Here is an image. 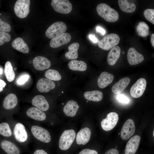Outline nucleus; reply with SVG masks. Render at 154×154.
<instances>
[{
  "label": "nucleus",
  "instance_id": "nucleus-13",
  "mask_svg": "<svg viewBox=\"0 0 154 154\" xmlns=\"http://www.w3.org/2000/svg\"><path fill=\"white\" fill-rule=\"evenodd\" d=\"M71 38V36L70 34L64 33L52 38L50 41V45L52 48H57L68 43Z\"/></svg>",
  "mask_w": 154,
  "mask_h": 154
},
{
  "label": "nucleus",
  "instance_id": "nucleus-6",
  "mask_svg": "<svg viewBox=\"0 0 154 154\" xmlns=\"http://www.w3.org/2000/svg\"><path fill=\"white\" fill-rule=\"evenodd\" d=\"M30 1L18 0L15 5L14 11L16 15L19 18L26 17L30 12Z\"/></svg>",
  "mask_w": 154,
  "mask_h": 154
},
{
  "label": "nucleus",
  "instance_id": "nucleus-2",
  "mask_svg": "<svg viewBox=\"0 0 154 154\" xmlns=\"http://www.w3.org/2000/svg\"><path fill=\"white\" fill-rule=\"evenodd\" d=\"M120 38L117 35L114 33L109 34L101 39L98 43L100 48L109 50L116 46L119 43Z\"/></svg>",
  "mask_w": 154,
  "mask_h": 154
},
{
  "label": "nucleus",
  "instance_id": "nucleus-47",
  "mask_svg": "<svg viewBox=\"0 0 154 154\" xmlns=\"http://www.w3.org/2000/svg\"><path fill=\"white\" fill-rule=\"evenodd\" d=\"M3 72V70L2 69L0 68V75Z\"/></svg>",
  "mask_w": 154,
  "mask_h": 154
},
{
  "label": "nucleus",
  "instance_id": "nucleus-28",
  "mask_svg": "<svg viewBox=\"0 0 154 154\" xmlns=\"http://www.w3.org/2000/svg\"><path fill=\"white\" fill-rule=\"evenodd\" d=\"M79 44L77 42H74L68 47V51L65 54L66 58L68 59L74 60L77 58L78 56V50Z\"/></svg>",
  "mask_w": 154,
  "mask_h": 154
},
{
  "label": "nucleus",
  "instance_id": "nucleus-35",
  "mask_svg": "<svg viewBox=\"0 0 154 154\" xmlns=\"http://www.w3.org/2000/svg\"><path fill=\"white\" fill-rule=\"evenodd\" d=\"M145 19L154 25V9H148L145 10L143 12Z\"/></svg>",
  "mask_w": 154,
  "mask_h": 154
},
{
  "label": "nucleus",
  "instance_id": "nucleus-29",
  "mask_svg": "<svg viewBox=\"0 0 154 154\" xmlns=\"http://www.w3.org/2000/svg\"><path fill=\"white\" fill-rule=\"evenodd\" d=\"M69 68L73 70L84 71L87 68L86 63L84 61L74 60L68 63Z\"/></svg>",
  "mask_w": 154,
  "mask_h": 154
},
{
  "label": "nucleus",
  "instance_id": "nucleus-38",
  "mask_svg": "<svg viewBox=\"0 0 154 154\" xmlns=\"http://www.w3.org/2000/svg\"><path fill=\"white\" fill-rule=\"evenodd\" d=\"M29 78L28 75H24L20 77L17 80V83L19 85H21L24 84L28 81Z\"/></svg>",
  "mask_w": 154,
  "mask_h": 154
},
{
  "label": "nucleus",
  "instance_id": "nucleus-4",
  "mask_svg": "<svg viewBox=\"0 0 154 154\" xmlns=\"http://www.w3.org/2000/svg\"><path fill=\"white\" fill-rule=\"evenodd\" d=\"M67 29L66 24L62 21L56 22L50 26L45 32L46 36L53 38L65 33Z\"/></svg>",
  "mask_w": 154,
  "mask_h": 154
},
{
  "label": "nucleus",
  "instance_id": "nucleus-40",
  "mask_svg": "<svg viewBox=\"0 0 154 154\" xmlns=\"http://www.w3.org/2000/svg\"><path fill=\"white\" fill-rule=\"evenodd\" d=\"M78 154H98L97 152L94 150L84 149L81 151Z\"/></svg>",
  "mask_w": 154,
  "mask_h": 154
},
{
  "label": "nucleus",
  "instance_id": "nucleus-42",
  "mask_svg": "<svg viewBox=\"0 0 154 154\" xmlns=\"http://www.w3.org/2000/svg\"><path fill=\"white\" fill-rule=\"evenodd\" d=\"M33 154H48V153L43 149H37L34 151Z\"/></svg>",
  "mask_w": 154,
  "mask_h": 154
},
{
  "label": "nucleus",
  "instance_id": "nucleus-41",
  "mask_svg": "<svg viewBox=\"0 0 154 154\" xmlns=\"http://www.w3.org/2000/svg\"><path fill=\"white\" fill-rule=\"evenodd\" d=\"M105 154H119V152L117 149L113 148L107 151Z\"/></svg>",
  "mask_w": 154,
  "mask_h": 154
},
{
  "label": "nucleus",
  "instance_id": "nucleus-5",
  "mask_svg": "<svg viewBox=\"0 0 154 154\" xmlns=\"http://www.w3.org/2000/svg\"><path fill=\"white\" fill-rule=\"evenodd\" d=\"M31 131L33 136L42 142L47 143L51 140V137L49 131L46 129L35 125L31 128Z\"/></svg>",
  "mask_w": 154,
  "mask_h": 154
},
{
  "label": "nucleus",
  "instance_id": "nucleus-23",
  "mask_svg": "<svg viewBox=\"0 0 154 154\" xmlns=\"http://www.w3.org/2000/svg\"><path fill=\"white\" fill-rule=\"evenodd\" d=\"M18 102L16 96L14 94L11 93L8 95L4 99L3 106L6 110L12 109L17 105Z\"/></svg>",
  "mask_w": 154,
  "mask_h": 154
},
{
  "label": "nucleus",
  "instance_id": "nucleus-20",
  "mask_svg": "<svg viewBox=\"0 0 154 154\" xmlns=\"http://www.w3.org/2000/svg\"><path fill=\"white\" fill-rule=\"evenodd\" d=\"M32 105L43 111H47L49 108V104L44 97L42 95L35 96L31 101Z\"/></svg>",
  "mask_w": 154,
  "mask_h": 154
},
{
  "label": "nucleus",
  "instance_id": "nucleus-24",
  "mask_svg": "<svg viewBox=\"0 0 154 154\" xmlns=\"http://www.w3.org/2000/svg\"><path fill=\"white\" fill-rule=\"evenodd\" d=\"M130 81V79L127 77L121 79L112 86V91L115 94L120 93L126 88Z\"/></svg>",
  "mask_w": 154,
  "mask_h": 154
},
{
  "label": "nucleus",
  "instance_id": "nucleus-7",
  "mask_svg": "<svg viewBox=\"0 0 154 154\" xmlns=\"http://www.w3.org/2000/svg\"><path fill=\"white\" fill-rule=\"evenodd\" d=\"M51 5L55 11L64 14L70 13L72 9V4L68 0H52Z\"/></svg>",
  "mask_w": 154,
  "mask_h": 154
},
{
  "label": "nucleus",
  "instance_id": "nucleus-3",
  "mask_svg": "<svg viewBox=\"0 0 154 154\" xmlns=\"http://www.w3.org/2000/svg\"><path fill=\"white\" fill-rule=\"evenodd\" d=\"M76 135V133L73 129L65 130L59 139V147L60 149L63 150L68 149L73 143Z\"/></svg>",
  "mask_w": 154,
  "mask_h": 154
},
{
  "label": "nucleus",
  "instance_id": "nucleus-19",
  "mask_svg": "<svg viewBox=\"0 0 154 154\" xmlns=\"http://www.w3.org/2000/svg\"><path fill=\"white\" fill-rule=\"evenodd\" d=\"M91 135V131L88 127L81 129L78 133L76 137V142L79 145H84L89 141Z\"/></svg>",
  "mask_w": 154,
  "mask_h": 154
},
{
  "label": "nucleus",
  "instance_id": "nucleus-9",
  "mask_svg": "<svg viewBox=\"0 0 154 154\" xmlns=\"http://www.w3.org/2000/svg\"><path fill=\"white\" fill-rule=\"evenodd\" d=\"M119 117L117 114L115 112L109 113L106 118L101 121V126L102 129L105 131H109L116 125L118 122Z\"/></svg>",
  "mask_w": 154,
  "mask_h": 154
},
{
  "label": "nucleus",
  "instance_id": "nucleus-30",
  "mask_svg": "<svg viewBox=\"0 0 154 154\" xmlns=\"http://www.w3.org/2000/svg\"><path fill=\"white\" fill-rule=\"evenodd\" d=\"M118 3L120 9L124 12L131 13L135 10V5L133 3H129L127 0H119Z\"/></svg>",
  "mask_w": 154,
  "mask_h": 154
},
{
  "label": "nucleus",
  "instance_id": "nucleus-1",
  "mask_svg": "<svg viewBox=\"0 0 154 154\" xmlns=\"http://www.w3.org/2000/svg\"><path fill=\"white\" fill-rule=\"evenodd\" d=\"M96 10L98 15L108 22H114L119 19L118 13L106 3L98 4L97 6Z\"/></svg>",
  "mask_w": 154,
  "mask_h": 154
},
{
  "label": "nucleus",
  "instance_id": "nucleus-34",
  "mask_svg": "<svg viewBox=\"0 0 154 154\" xmlns=\"http://www.w3.org/2000/svg\"><path fill=\"white\" fill-rule=\"evenodd\" d=\"M12 132L9 124L7 122L0 123V134L6 137L12 136Z\"/></svg>",
  "mask_w": 154,
  "mask_h": 154
},
{
  "label": "nucleus",
  "instance_id": "nucleus-15",
  "mask_svg": "<svg viewBox=\"0 0 154 154\" xmlns=\"http://www.w3.org/2000/svg\"><path fill=\"white\" fill-rule=\"evenodd\" d=\"M55 83L52 80L46 78H41L37 82V87L39 92H47L55 87Z\"/></svg>",
  "mask_w": 154,
  "mask_h": 154
},
{
  "label": "nucleus",
  "instance_id": "nucleus-36",
  "mask_svg": "<svg viewBox=\"0 0 154 154\" xmlns=\"http://www.w3.org/2000/svg\"><path fill=\"white\" fill-rule=\"evenodd\" d=\"M11 38V36L9 33L0 31V46L2 45L5 42L9 41Z\"/></svg>",
  "mask_w": 154,
  "mask_h": 154
},
{
  "label": "nucleus",
  "instance_id": "nucleus-33",
  "mask_svg": "<svg viewBox=\"0 0 154 154\" xmlns=\"http://www.w3.org/2000/svg\"><path fill=\"white\" fill-rule=\"evenodd\" d=\"M44 75L46 78L54 81H59L61 79V76L57 70L50 69L46 71Z\"/></svg>",
  "mask_w": 154,
  "mask_h": 154
},
{
  "label": "nucleus",
  "instance_id": "nucleus-26",
  "mask_svg": "<svg viewBox=\"0 0 154 154\" xmlns=\"http://www.w3.org/2000/svg\"><path fill=\"white\" fill-rule=\"evenodd\" d=\"M121 49L118 46H116L111 49L108 55L107 60L108 64L114 65L119 57Z\"/></svg>",
  "mask_w": 154,
  "mask_h": 154
},
{
  "label": "nucleus",
  "instance_id": "nucleus-44",
  "mask_svg": "<svg viewBox=\"0 0 154 154\" xmlns=\"http://www.w3.org/2000/svg\"><path fill=\"white\" fill-rule=\"evenodd\" d=\"M89 38L94 43H97L98 41V40L94 35L90 34L89 35Z\"/></svg>",
  "mask_w": 154,
  "mask_h": 154
},
{
  "label": "nucleus",
  "instance_id": "nucleus-12",
  "mask_svg": "<svg viewBox=\"0 0 154 154\" xmlns=\"http://www.w3.org/2000/svg\"><path fill=\"white\" fill-rule=\"evenodd\" d=\"M0 147L5 154H21L20 148L13 142L4 140L0 143Z\"/></svg>",
  "mask_w": 154,
  "mask_h": 154
},
{
  "label": "nucleus",
  "instance_id": "nucleus-48",
  "mask_svg": "<svg viewBox=\"0 0 154 154\" xmlns=\"http://www.w3.org/2000/svg\"><path fill=\"white\" fill-rule=\"evenodd\" d=\"M154 131H153V136H154Z\"/></svg>",
  "mask_w": 154,
  "mask_h": 154
},
{
  "label": "nucleus",
  "instance_id": "nucleus-49",
  "mask_svg": "<svg viewBox=\"0 0 154 154\" xmlns=\"http://www.w3.org/2000/svg\"><path fill=\"white\" fill-rule=\"evenodd\" d=\"M122 53H123V54H124V52H122Z\"/></svg>",
  "mask_w": 154,
  "mask_h": 154
},
{
  "label": "nucleus",
  "instance_id": "nucleus-21",
  "mask_svg": "<svg viewBox=\"0 0 154 154\" xmlns=\"http://www.w3.org/2000/svg\"><path fill=\"white\" fill-rule=\"evenodd\" d=\"M114 78V76L112 74L106 72H102L98 80V87L101 88H106L112 82Z\"/></svg>",
  "mask_w": 154,
  "mask_h": 154
},
{
  "label": "nucleus",
  "instance_id": "nucleus-22",
  "mask_svg": "<svg viewBox=\"0 0 154 154\" xmlns=\"http://www.w3.org/2000/svg\"><path fill=\"white\" fill-rule=\"evenodd\" d=\"M79 107L76 102L73 100H70L68 101L64 106L63 111L66 116L73 117L76 115Z\"/></svg>",
  "mask_w": 154,
  "mask_h": 154
},
{
  "label": "nucleus",
  "instance_id": "nucleus-16",
  "mask_svg": "<svg viewBox=\"0 0 154 154\" xmlns=\"http://www.w3.org/2000/svg\"><path fill=\"white\" fill-rule=\"evenodd\" d=\"M33 64L36 70H43L50 68L51 64L50 61L46 57L38 56L33 59Z\"/></svg>",
  "mask_w": 154,
  "mask_h": 154
},
{
  "label": "nucleus",
  "instance_id": "nucleus-10",
  "mask_svg": "<svg viewBox=\"0 0 154 154\" xmlns=\"http://www.w3.org/2000/svg\"><path fill=\"white\" fill-rule=\"evenodd\" d=\"M147 82L144 78L138 79L133 85L130 90V94L132 97L137 98L143 94L145 90Z\"/></svg>",
  "mask_w": 154,
  "mask_h": 154
},
{
  "label": "nucleus",
  "instance_id": "nucleus-31",
  "mask_svg": "<svg viewBox=\"0 0 154 154\" xmlns=\"http://www.w3.org/2000/svg\"><path fill=\"white\" fill-rule=\"evenodd\" d=\"M4 74L8 81L11 82L15 79V74L11 64L9 61H7L5 64Z\"/></svg>",
  "mask_w": 154,
  "mask_h": 154
},
{
  "label": "nucleus",
  "instance_id": "nucleus-32",
  "mask_svg": "<svg viewBox=\"0 0 154 154\" xmlns=\"http://www.w3.org/2000/svg\"><path fill=\"white\" fill-rule=\"evenodd\" d=\"M149 28L148 25L144 22H140L136 28L137 34L140 36L145 37L149 34Z\"/></svg>",
  "mask_w": 154,
  "mask_h": 154
},
{
  "label": "nucleus",
  "instance_id": "nucleus-27",
  "mask_svg": "<svg viewBox=\"0 0 154 154\" xmlns=\"http://www.w3.org/2000/svg\"><path fill=\"white\" fill-rule=\"evenodd\" d=\"M84 95L87 100L95 102L101 101L103 97L102 92L99 90L86 91L84 93Z\"/></svg>",
  "mask_w": 154,
  "mask_h": 154
},
{
  "label": "nucleus",
  "instance_id": "nucleus-17",
  "mask_svg": "<svg viewBox=\"0 0 154 154\" xmlns=\"http://www.w3.org/2000/svg\"><path fill=\"white\" fill-rule=\"evenodd\" d=\"M140 139V137L137 135L132 137L126 145L125 154H135L138 148Z\"/></svg>",
  "mask_w": 154,
  "mask_h": 154
},
{
  "label": "nucleus",
  "instance_id": "nucleus-14",
  "mask_svg": "<svg viewBox=\"0 0 154 154\" xmlns=\"http://www.w3.org/2000/svg\"><path fill=\"white\" fill-rule=\"evenodd\" d=\"M127 59L130 65H135L143 62L144 60V57L142 54L138 52L135 48L131 47L128 51Z\"/></svg>",
  "mask_w": 154,
  "mask_h": 154
},
{
  "label": "nucleus",
  "instance_id": "nucleus-18",
  "mask_svg": "<svg viewBox=\"0 0 154 154\" xmlns=\"http://www.w3.org/2000/svg\"><path fill=\"white\" fill-rule=\"evenodd\" d=\"M26 114L29 117L36 121H42L46 118L45 113L35 107L29 108L26 111Z\"/></svg>",
  "mask_w": 154,
  "mask_h": 154
},
{
  "label": "nucleus",
  "instance_id": "nucleus-39",
  "mask_svg": "<svg viewBox=\"0 0 154 154\" xmlns=\"http://www.w3.org/2000/svg\"><path fill=\"white\" fill-rule=\"evenodd\" d=\"M117 99L120 102L125 104L128 103L129 101L127 97L122 94L118 95L117 96Z\"/></svg>",
  "mask_w": 154,
  "mask_h": 154
},
{
  "label": "nucleus",
  "instance_id": "nucleus-46",
  "mask_svg": "<svg viewBox=\"0 0 154 154\" xmlns=\"http://www.w3.org/2000/svg\"><path fill=\"white\" fill-rule=\"evenodd\" d=\"M151 43L152 46L154 47V34H153L151 37Z\"/></svg>",
  "mask_w": 154,
  "mask_h": 154
},
{
  "label": "nucleus",
  "instance_id": "nucleus-43",
  "mask_svg": "<svg viewBox=\"0 0 154 154\" xmlns=\"http://www.w3.org/2000/svg\"><path fill=\"white\" fill-rule=\"evenodd\" d=\"M96 30L97 32L100 33L101 35H104L106 33L105 30L100 26H97L96 28Z\"/></svg>",
  "mask_w": 154,
  "mask_h": 154
},
{
  "label": "nucleus",
  "instance_id": "nucleus-8",
  "mask_svg": "<svg viewBox=\"0 0 154 154\" xmlns=\"http://www.w3.org/2000/svg\"><path fill=\"white\" fill-rule=\"evenodd\" d=\"M13 134L15 139L18 142L23 143L28 139V135L26 128L22 123L18 122L15 125Z\"/></svg>",
  "mask_w": 154,
  "mask_h": 154
},
{
  "label": "nucleus",
  "instance_id": "nucleus-45",
  "mask_svg": "<svg viewBox=\"0 0 154 154\" xmlns=\"http://www.w3.org/2000/svg\"><path fill=\"white\" fill-rule=\"evenodd\" d=\"M6 85V82L0 79V92H2Z\"/></svg>",
  "mask_w": 154,
  "mask_h": 154
},
{
  "label": "nucleus",
  "instance_id": "nucleus-25",
  "mask_svg": "<svg viewBox=\"0 0 154 154\" xmlns=\"http://www.w3.org/2000/svg\"><path fill=\"white\" fill-rule=\"evenodd\" d=\"M12 46L15 49L24 53H27L29 51L28 46L23 39L20 37H17L12 42Z\"/></svg>",
  "mask_w": 154,
  "mask_h": 154
},
{
  "label": "nucleus",
  "instance_id": "nucleus-37",
  "mask_svg": "<svg viewBox=\"0 0 154 154\" xmlns=\"http://www.w3.org/2000/svg\"><path fill=\"white\" fill-rule=\"evenodd\" d=\"M11 30V27L9 24L3 21L0 18V31L9 33Z\"/></svg>",
  "mask_w": 154,
  "mask_h": 154
},
{
  "label": "nucleus",
  "instance_id": "nucleus-11",
  "mask_svg": "<svg viewBox=\"0 0 154 154\" xmlns=\"http://www.w3.org/2000/svg\"><path fill=\"white\" fill-rule=\"evenodd\" d=\"M135 126L133 120L129 119L123 125L121 132V137L122 139L127 140L134 134Z\"/></svg>",
  "mask_w": 154,
  "mask_h": 154
}]
</instances>
